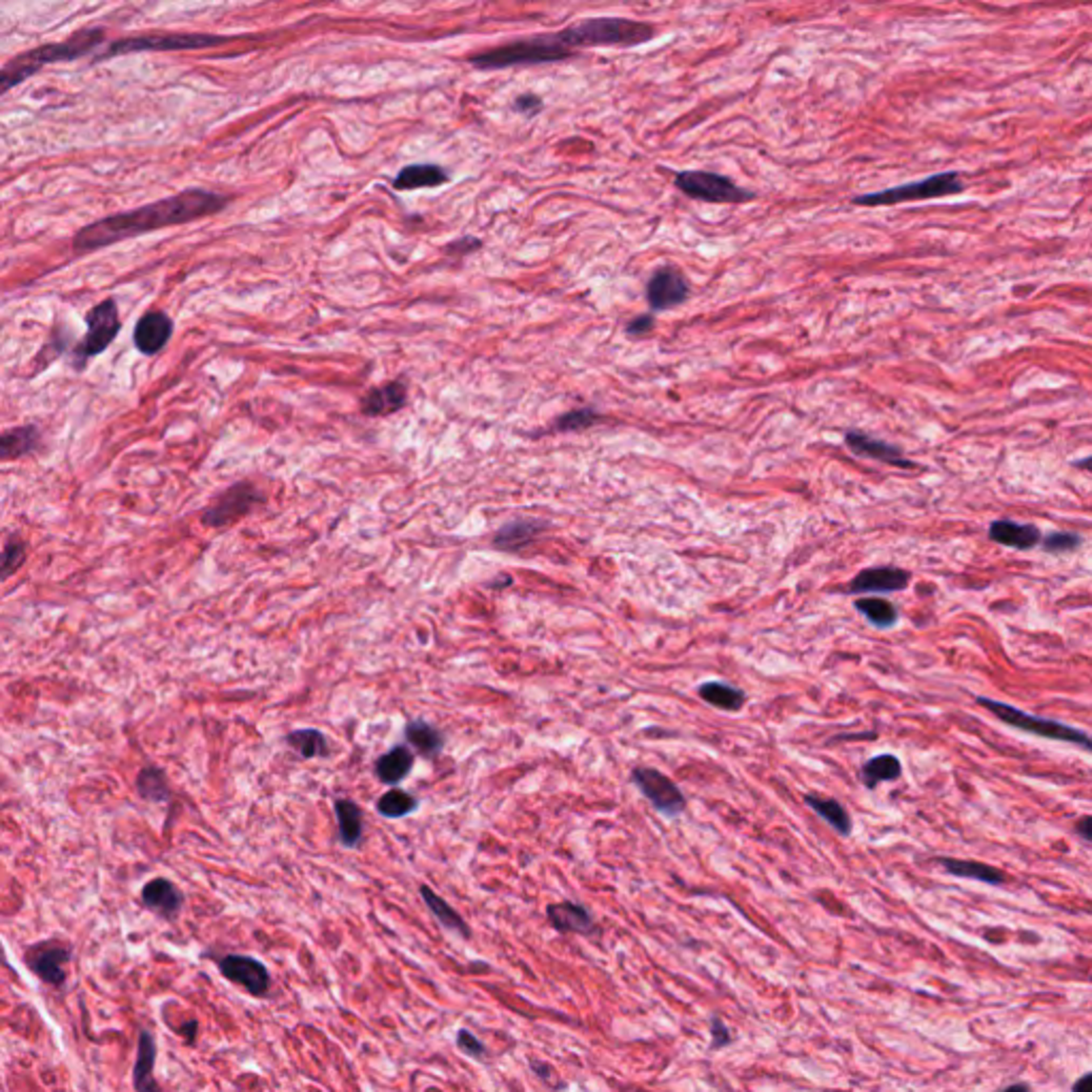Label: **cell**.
Returning <instances> with one entry per match:
<instances>
[{
  "label": "cell",
  "instance_id": "6da1fadb",
  "mask_svg": "<svg viewBox=\"0 0 1092 1092\" xmlns=\"http://www.w3.org/2000/svg\"><path fill=\"white\" fill-rule=\"evenodd\" d=\"M229 196L225 194L205 191V188H191V191H182L167 196V199L143 205V208L113 213V216L92 222L77 233L73 250L77 254H88L124 239L146 235L152 231L186 225V222L213 216V213L225 210Z\"/></svg>",
  "mask_w": 1092,
  "mask_h": 1092
},
{
  "label": "cell",
  "instance_id": "7a4b0ae2",
  "mask_svg": "<svg viewBox=\"0 0 1092 1092\" xmlns=\"http://www.w3.org/2000/svg\"><path fill=\"white\" fill-rule=\"evenodd\" d=\"M576 53L578 51L570 48V43L559 30V32L536 34V37L530 39H518L513 43H506V46L480 51L476 56H472L470 62L480 71H497L510 67H532V65H546V62H561L576 56Z\"/></svg>",
  "mask_w": 1092,
  "mask_h": 1092
},
{
  "label": "cell",
  "instance_id": "3957f363",
  "mask_svg": "<svg viewBox=\"0 0 1092 1092\" xmlns=\"http://www.w3.org/2000/svg\"><path fill=\"white\" fill-rule=\"evenodd\" d=\"M101 41H103V30L94 29V30L77 32L71 41L53 43V46L32 50L29 53H24V56L11 60L9 65H5L3 77H0V86H3L5 92L11 91V88L20 84L22 79H26L32 73H37L43 65L84 56V53L94 50Z\"/></svg>",
  "mask_w": 1092,
  "mask_h": 1092
},
{
  "label": "cell",
  "instance_id": "277c9868",
  "mask_svg": "<svg viewBox=\"0 0 1092 1092\" xmlns=\"http://www.w3.org/2000/svg\"><path fill=\"white\" fill-rule=\"evenodd\" d=\"M978 704L983 706V709L990 711L997 719H1001L1002 723H1007V726H1011V728L1035 734V737H1041V738L1071 742V745H1078L1082 749L1092 751V737L1090 734H1086L1084 730L1073 728V726H1067V723H1061V721H1054V719H1047V718H1037V715H1031L1022 709H1018V706H1011V704L1001 702V700H992V698H986V696H980Z\"/></svg>",
  "mask_w": 1092,
  "mask_h": 1092
},
{
  "label": "cell",
  "instance_id": "5b68a950",
  "mask_svg": "<svg viewBox=\"0 0 1092 1092\" xmlns=\"http://www.w3.org/2000/svg\"><path fill=\"white\" fill-rule=\"evenodd\" d=\"M962 191H964L962 177L950 172V173L930 175V177H926V180H920V182L894 186V188H888V191H881V192H868V194L854 196V205H864V208H881V205H899V203H909V201L939 199V196H950V194L962 192Z\"/></svg>",
  "mask_w": 1092,
  "mask_h": 1092
},
{
  "label": "cell",
  "instance_id": "8992f818",
  "mask_svg": "<svg viewBox=\"0 0 1092 1092\" xmlns=\"http://www.w3.org/2000/svg\"><path fill=\"white\" fill-rule=\"evenodd\" d=\"M86 325L88 334L73 351V361L77 370H84L86 363L91 361L92 356L105 353L107 348L113 344V339L118 337L122 329L118 303L113 299H105L103 303H98V306H94L86 314Z\"/></svg>",
  "mask_w": 1092,
  "mask_h": 1092
},
{
  "label": "cell",
  "instance_id": "52a82bcc",
  "mask_svg": "<svg viewBox=\"0 0 1092 1092\" xmlns=\"http://www.w3.org/2000/svg\"><path fill=\"white\" fill-rule=\"evenodd\" d=\"M675 186L689 199L704 203H747L756 199L754 192L737 186L730 177L711 172H678Z\"/></svg>",
  "mask_w": 1092,
  "mask_h": 1092
},
{
  "label": "cell",
  "instance_id": "ba28073f",
  "mask_svg": "<svg viewBox=\"0 0 1092 1092\" xmlns=\"http://www.w3.org/2000/svg\"><path fill=\"white\" fill-rule=\"evenodd\" d=\"M632 783L638 787L640 794L651 802V807L664 818L675 819L687 809V799L681 787L673 779L659 773L657 768L637 766L630 775Z\"/></svg>",
  "mask_w": 1092,
  "mask_h": 1092
},
{
  "label": "cell",
  "instance_id": "9c48e42d",
  "mask_svg": "<svg viewBox=\"0 0 1092 1092\" xmlns=\"http://www.w3.org/2000/svg\"><path fill=\"white\" fill-rule=\"evenodd\" d=\"M263 501L261 491L250 482H235L229 491H225L213 504L205 510L201 521L208 527H227L237 523L239 518L253 513V508Z\"/></svg>",
  "mask_w": 1092,
  "mask_h": 1092
},
{
  "label": "cell",
  "instance_id": "30bf717a",
  "mask_svg": "<svg viewBox=\"0 0 1092 1092\" xmlns=\"http://www.w3.org/2000/svg\"><path fill=\"white\" fill-rule=\"evenodd\" d=\"M229 39L212 37V34H156V37H137L115 41L107 50L105 56H122V53L135 51H172V50H199L220 46Z\"/></svg>",
  "mask_w": 1092,
  "mask_h": 1092
},
{
  "label": "cell",
  "instance_id": "8fae6325",
  "mask_svg": "<svg viewBox=\"0 0 1092 1092\" xmlns=\"http://www.w3.org/2000/svg\"><path fill=\"white\" fill-rule=\"evenodd\" d=\"M218 969L225 978L237 986L246 988L253 997H267L272 988V975L267 966L253 956L229 954L218 961Z\"/></svg>",
  "mask_w": 1092,
  "mask_h": 1092
},
{
  "label": "cell",
  "instance_id": "7c38bea8",
  "mask_svg": "<svg viewBox=\"0 0 1092 1092\" xmlns=\"http://www.w3.org/2000/svg\"><path fill=\"white\" fill-rule=\"evenodd\" d=\"M689 297V284L677 267H659L647 284V301L651 310L666 312L681 306Z\"/></svg>",
  "mask_w": 1092,
  "mask_h": 1092
},
{
  "label": "cell",
  "instance_id": "4fadbf2b",
  "mask_svg": "<svg viewBox=\"0 0 1092 1092\" xmlns=\"http://www.w3.org/2000/svg\"><path fill=\"white\" fill-rule=\"evenodd\" d=\"M911 583V572L894 566H880V568H866L858 572L852 583H849V594H897L907 589Z\"/></svg>",
  "mask_w": 1092,
  "mask_h": 1092
},
{
  "label": "cell",
  "instance_id": "5bb4252c",
  "mask_svg": "<svg viewBox=\"0 0 1092 1092\" xmlns=\"http://www.w3.org/2000/svg\"><path fill=\"white\" fill-rule=\"evenodd\" d=\"M845 444H847V449L858 456H866V459L892 465V468H902V470L916 468V463L907 459L905 453H902L899 446H894L890 442H883V440H880V437H873L864 432H856V429L847 432Z\"/></svg>",
  "mask_w": 1092,
  "mask_h": 1092
},
{
  "label": "cell",
  "instance_id": "9a60e30c",
  "mask_svg": "<svg viewBox=\"0 0 1092 1092\" xmlns=\"http://www.w3.org/2000/svg\"><path fill=\"white\" fill-rule=\"evenodd\" d=\"M71 961V952L67 947L56 943H43L32 947L26 954V964L29 969L37 975L41 981L50 983V986H62L67 980L65 966Z\"/></svg>",
  "mask_w": 1092,
  "mask_h": 1092
},
{
  "label": "cell",
  "instance_id": "2e32d148",
  "mask_svg": "<svg viewBox=\"0 0 1092 1092\" xmlns=\"http://www.w3.org/2000/svg\"><path fill=\"white\" fill-rule=\"evenodd\" d=\"M549 523L542 518H515V521L499 527L494 536V546L497 551L504 553H523L540 538L544 532H549Z\"/></svg>",
  "mask_w": 1092,
  "mask_h": 1092
},
{
  "label": "cell",
  "instance_id": "e0dca14e",
  "mask_svg": "<svg viewBox=\"0 0 1092 1092\" xmlns=\"http://www.w3.org/2000/svg\"><path fill=\"white\" fill-rule=\"evenodd\" d=\"M173 334V320L169 318L165 312L154 310L146 312L137 322L135 334H132V342H135L137 351L141 354H156L169 344Z\"/></svg>",
  "mask_w": 1092,
  "mask_h": 1092
},
{
  "label": "cell",
  "instance_id": "ac0fdd59",
  "mask_svg": "<svg viewBox=\"0 0 1092 1092\" xmlns=\"http://www.w3.org/2000/svg\"><path fill=\"white\" fill-rule=\"evenodd\" d=\"M546 918H549L551 926L561 935L589 937V935L597 933L594 916L589 913V909H585L583 905H578V902H572V900L551 902V905L546 907Z\"/></svg>",
  "mask_w": 1092,
  "mask_h": 1092
},
{
  "label": "cell",
  "instance_id": "d6986e66",
  "mask_svg": "<svg viewBox=\"0 0 1092 1092\" xmlns=\"http://www.w3.org/2000/svg\"><path fill=\"white\" fill-rule=\"evenodd\" d=\"M988 538L1016 551H1031L1041 542L1040 527L1033 523H1016L1011 518H997L988 527Z\"/></svg>",
  "mask_w": 1092,
  "mask_h": 1092
},
{
  "label": "cell",
  "instance_id": "ffe728a7",
  "mask_svg": "<svg viewBox=\"0 0 1092 1092\" xmlns=\"http://www.w3.org/2000/svg\"><path fill=\"white\" fill-rule=\"evenodd\" d=\"M141 900L150 911L158 913L160 918L173 920L184 907V894L177 890V885L169 880H152L141 890Z\"/></svg>",
  "mask_w": 1092,
  "mask_h": 1092
},
{
  "label": "cell",
  "instance_id": "44dd1931",
  "mask_svg": "<svg viewBox=\"0 0 1092 1092\" xmlns=\"http://www.w3.org/2000/svg\"><path fill=\"white\" fill-rule=\"evenodd\" d=\"M408 389L404 382H387L382 387L372 389L361 399V412L365 416H391L406 406Z\"/></svg>",
  "mask_w": 1092,
  "mask_h": 1092
},
{
  "label": "cell",
  "instance_id": "7402d4cb",
  "mask_svg": "<svg viewBox=\"0 0 1092 1092\" xmlns=\"http://www.w3.org/2000/svg\"><path fill=\"white\" fill-rule=\"evenodd\" d=\"M412 766H415V754H412L410 747L397 745L375 759L374 771L382 783L397 785L410 775Z\"/></svg>",
  "mask_w": 1092,
  "mask_h": 1092
},
{
  "label": "cell",
  "instance_id": "603a6c76",
  "mask_svg": "<svg viewBox=\"0 0 1092 1092\" xmlns=\"http://www.w3.org/2000/svg\"><path fill=\"white\" fill-rule=\"evenodd\" d=\"M334 809L337 818L339 843L346 849L359 847L363 839V811L359 809V804H354L348 799H339L335 800Z\"/></svg>",
  "mask_w": 1092,
  "mask_h": 1092
},
{
  "label": "cell",
  "instance_id": "cb8c5ba5",
  "mask_svg": "<svg viewBox=\"0 0 1092 1092\" xmlns=\"http://www.w3.org/2000/svg\"><path fill=\"white\" fill-rule=\"evenodd\" d=\"M804 802H807V807L811 811H816L818 816L837 832V835L840 837L852 835L854 830L852 816H849V811L837 799H826V796L818 794H804Z\"/></svg>",
  "mask_w": 1092,
  "mask_h": 1092
},
{
  "label": "cell",
  "instance_id": "d4e9b609",
  "mask_svg": "<svg viewBox=\"0 0 1092 1092\" xmlns=\"http://www.w3.org/2000/svg\"><path fill=\"white\" fill-rule=\"evenodd\" d=\"M449 182V173L437 165H408L393 180L395 191H418V188H435Z\"/></svg>",
  "mask_w": 1092,
  "mask_h": 1092
},
{
  "label": "cell",
  "instance_id": "484cf974",
  "mask_svg": "<svg viewBox=\"0 0 1092 1092\" xmlns=\"http://www.w3.org/2000/svg\"><path fill=\"white\" fill-rule=\"evenodd\" d=\"M698 696L713 709L737 713L747 702V694L726 681H706L698 687Z\"/></svg>",
  "mask_w": 1092,
  "mask_h": 1092
},
{
  "label": "cell",
  "instance_id": "4316f807",
  "mask_svg": "<svg viewBox=\"0 0 1092 1092\" xmlns=\"http://www.w3.org/2000/svg\"><path fill=\"white\" fill-rule=\"evenodd\" d=\"M41 446V432L37 425H22L15 429H7L0 435V451H3V459H17V456H26L34 453Z\"/></svg>",
  "mask_w": 1092,
  "mask_h": 1092
},
{
  "label": "cell",
  "instance_id": "83f0119b",
  "mask_svg": "<svg viewBox=\"0 0 1092 1092\" xmlns=\"http://www.w3.org/2000/svg\"><path fill=\"white\" fill-rule=\"evenodd\" d=\"M154 1062H156V1040L152 1033L141 1031L139 1033V1050H137V1062L132 1069V1086L141 1092L156 1090L158 1084L154 1082Z\"/></svg>",
  "mask_w": 1092,
  "mask_h": 1092
},
{
  "label": "cell",
  "instance_id": "f1b7e54d",
  "mask_svg": "<svg viewBox=\"0 0 1092 1092\" xmlns=\"http://www.w3.org/2000/svg\"><path fill=\"white\" fill-rule=\"evenodd\" d=\"M939 862H941V866L945 868L947 873L954 875V877H961V880H975V881H981V883H988V885H1001V883L1007 881V875L1002 873L1001 868L983 864V862L954 860V858H941Z\"/></svg>",
  "mask_w": 1092,
  "mask_h": 1092
},
{
  "label": "cell",
  "instance_id": "f546056e",
  "mask_svg": "<svg viewBox=\"0 0 1092 1092\" xmlns=\"http://www.w3.org/2000/svg\"><path fill=\"white\" fill-rule=\"evenodd\" d=\"M420 899L425 900L427 909L434 913V918L440 921L446 930H451V933L459 935L463 939L472 937V930L468 924H465V920L442 897H437V894L429 888V885H420Z\"/></svg>",
  "mask_w": 1092,
  "mask_h": 1092
},
{
  "label": "cell",
  "instance_id": "4dcf8cb0",
  "mask_svg": "<svg viewBox=\"0 0 1092 1092\" xmlns=\"http://www.w3.org/2000/svg\"><path fill=\"white\" fill-rule=\"evenodd\" d=\"M406 740L415 747L423 758H435L444 749V737L442 732L434 728L432 723L423 719H415L406 726Z\"/></svg>",
  "mask_w": 1092,
  "mask_h": 1092
},
{
  "label": "cell",
  "instance_id": "1f68e13d",
  "mask_svg": "<svg viewBox=\"0 0 1092 1092\" xmlns=\"http://www.w3.org/2000/svg\"><path fill=\"white\" fill-rule=\"evenodd\" d=\"M900 775H902L900 759L892 754H881L877 758H871L860 768V779L866 790H875L877 785L885 781H897Z\"/></svg>",
  "mask_w": 1092,
  "mask_h": 1092
},
{
  "label": "cell",
  "instance_id": "d6a6232c",
  "mask_svg": "<svg viewBox=\"0 0 1092 1092\" xmlns=\"http://www.w3.org/2000/svg\"><path fill=\"white\" fill-rule=\"evenodd\" d=\"M854 606L868 623L880 630H890L899 621V608L883 597H860Z\"/></svg>",
  "mask_w": 1092,
  "mask_h": 1092
},
{
  "label": "cell",
  "instance_id": "836d02e7",
  "mask_svg": "<svg viewBox=\"0 0 1092 1092\" xmlns=\"http://www.w3.org/2000/svg\"><path fill=\"white\" fill-rule=\"evenodd\" d=\"M286 742L297 751L301 758L306 759H314V758H325L329 756V742L327 737L316 728H301V730H293L289 737H286Z\"/></svg>",
  "mask_w": 1092,
  "mask_h": 1092
},
{
  "label": "cell",
  "instance_id": "e575fe53",
  "mask_svg": "<svg viewBox=\"0 0 1092 1092\" xmlns=\"http://www.w3.org/2000/svg\"><path fill=\"white\" fill-rule=\"evenodd\" d=\"M137 792L143 800H152V802H167L169 799H172V792H169V785H167V777L156 766H146L137 775Z\"/></svg>",
  "mask_w": 1092,
  "mask_h": 1092
},
{
  "label": "cell",
  "instance_id": "d590c367",
  "mask_svg": "<svg viewBox=\"0 0 1092 1092\" xmlns=\"http://www.w3.org/2000/svg\"><path fill=\"white\" fill-rule=\"evenodd\" d=\"M375 809H378L382 818L399 819L410 816V813H415L418 809V800L412 794L393 787V790L380 796V800L375 802Z\"/></svg>",
  "mask_w": 1092,
  "mask_h": 1092
},
{
  "label": "cell",
  "instance_id": "8d00e7d4",
  "mask_svg": "<svg viewBox=\"0 0 1092 1092\" xmlns=\"http://www.w3.org/2000/svg\"><path fill=\"white\" fill-rule=\"evenodd\" d=\"M599 420H602V415L596 408H576V410H570L566 415H561L557 418V423H555V429H557L559 434H576V432H585V429L597 425Z\"/></svg>",
  "mask_w": 1092,
  "mask_h": 1092
},
{
  "label": "cell",
  "instance_id": "74e56055",
  "mask_svg": "<svg viewBox=\"0 0 1092 1092\" xmlns=\"http://www.w3.org/2000/svg\"><path fill=\"white\" fill-rule=\"evenodd\" d=\"M1082 536L1073 532H1050L1041 538V549L1050 555H1067L1076 553L1082 546Z\"/></svg>",
  "mask_w": 1092,
  "mask_h": 1092
},
{
  "label": "cell",
  "instance_id": "f35d334b",
  "mask_svg": "<svg viewBox=\"0 0 1092 1092\" xmlns=\"http://www.w3.org/2000/svg\"><path fill=\"white\" fill-rule=\"evenodd\" d=\"M26 563V544L20 536H9L3 546V578L13 576Z\"/></svg>",
  "mask_w": 1092,
  "mask_h": 1092
},
{
  "label": "cell",
  "instance_id": "ab89813d",
  "mask_svg": "<svg viewBox=\"0 0 1092 1092\" xmlns=\"http://www.w3.org/2000/svg\"><path fill=\"white\" fill-rule=\"evenodd\" d=\"M456 1047H459L465 1056H470V1059H476V1061H482L487 1056L485 1043H482L476 1035L470 1033L468 1028H461V1031L456 1033Z\"/></svg>",
  "mask_w": 1092,
  "mask_h": 1092
},
{
  "label": "cell",
  "instance_id": "60d3db41",
  "mask_svg": "<svg viewBox=\"0 0 1092 1092\" xmlns=\"http://www.w3.org/2000/svg\"><path fill=\"white\" fill-rule=\"evenodd\" d=\"M732 1043L730 1028L718 1016L711 1018V1050H721Z\"/></svg>",
  "mask_w": 1092,
  "mask_h": 1092
},
{
  "label": "cell",
  "instance_id": "b9f144b4",
  "mask_svg": "<svg viewBox=\"0 0 1092 1092\" xmlns=\"http://www.w3.org/2000/svg\"><path fill=\"white\" fill-rule=\"evenodd\" d=\"M653 327H656V316L642 314V316H637L628 322V334L634 337L647 335V334H651Z\"/></svg>",
  "mask_w": 1092,
  "mask_h": 1092
},
{
  "label": "cell",
  "instance_id": "7bdbcfd3",
  "mask_svg": "<svg viewBox=\"0 0 1092 1092\" xmlns=\"http://www.w3.org/2000/svg\"><path fill=\"white\" fill-rule=\"evenodd\" d=\"M540 107H542V98L536 96V94H521L515 101V110L521 111V113H527V115L540 111Z\"/></svg>",
  "mask_w": 1092,
  "mask_h": 1092
},
{
  "label": "cell",
  "instance_id": "ee69618b",
  "mask_svg": "<svg viewBox=\"0 0 1092 1092\" xmlns=\"http://www.w3.org/2000/svg\"><path fill=\"white\" fill-rule=\"evenodd\" d=\"M478 248H480L478 239L465 237V239H459V241H455V244H451L449 248H446V253L449 254H468V253H472V250H478Z\"/></svg>",
  "mask_w": 1092,
  "mask_h": 1092
},
{
  "label": "cell",
  "instance_id": "f6af8a7d",
  "mask_svg": "<svg viewBox=\"0 0 1092 1092\" xmlns=\"http://www.w3.org/2000/svg\"><path fill=\"white\" fill-rule=\"evenodd\" d=\"M1076 832L1078 835L1092 843V816H1084L1082 819L1076 821Z\"/></svg>",
  "mask_w": 1092,
  "mask_h": 1092
},
{
  "label": "cell",
  "instance_id": "bcb514c9",
  "mask_svg": "<svg viewBox=\"0 0 1092 1092\" xmlns=\"http://www.w3.org/2000/svg\"><path fill=\"white\" fill-rule=\"evenodd\" d=\"M530 1067H532L534 1073H538V1076H540L544 1082H549V1078L553 1076V1071H551L549 1064H544L542 1061L532 1059V1061H530Z\"/></svg>",
  "mask_w": 1092,
  "mask_h": 1092
},
{
  "label": "cell",
  "instance_id": "7dc6e473",
  "mask_svg": "<svg viewBox=\"0 0 1092 1092\" xmlns=\"http://www.w3.org/2000/svg\"><path fill=\"white\" fill-rule=\"evenodd\" d=\"M1071 1088L1076 1090V1092H1092V1073H1086V1076H1082Z\"/></svg>",
  "mask_w": 1092,
  "mask_h": 1092
},
{
  "label": "cell",
  "instance_id": "c3c4849f",
  "mask_svg": "<svg viewBox=\"0 0 1092 1092\" xmlns=\"http://www.w3.org/2000/svg\"><path fill=\"white\" fill-rule=\"evenodd\" d=\"M1073 465H1076V468H1080V470L1092 472V456H1086V459H1080V461H1073Z\"/></svg>",
  "mask_w": 1092,
  "mask_h": 1092
},
{
  "label": "cell",
  "instance_id": "681fc988",
  "mask_svg": "<svg viewBox=\"0 0 1092 1092\" xmlns=\"http://www.w3.org/2000/svg\"><path fill=\"white\" fill-rule=\"evenodd\" d=\"M1028 1088H1031V1086H1028V1084H1014V1086H1007L1005 1090H1007V1092H1011V1090H1028Z\"/></svg>",
  "mask_w": 1092,
  "mask_h": 1092
},
{
  "label": "cell",
  "instance_id": "f907efd6",
  "mask_svg": "<svg viewBox=\"0 0 1092 1092\" xmlns=\"http://www.w3.org/2000/svg\"><path fill=\"white\" fill-rule=\"evenodd\" d=\"M1090 980H1092V975H1090Z\"/></svg>",
  "mask_w": 1092,
  "mask_h": 1092
}]
</instances>
